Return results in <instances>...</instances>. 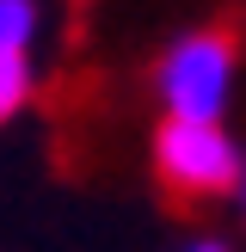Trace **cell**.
Listing matches in <instances>:
<instances>
[{"label":"cell","instance_id":"obj_5","mask_svg":"<svg viewBox=\"0 0 246 252\" xmlns=\"http://www.w3.org/2000/svg\"><path fill=\"white\" fill-rule=\"evenodd\" d=\"M240 203H246V172H240Z\"/></svg>","mask_w":246,"mask_h":252},{"label":"cell","instance_id":"obj_3","mask_svg":"<svg viewBox=\"0 0 246 252\" xmlns=\"http://www.w3.org/2000/svg\"><path fill=\"white\" fill-rule=\"evenodd\" d=\"M31 43H37V0H0V123L31 98Z\"/></svg>","mask_w":246,"mask_h":252},{"label":"cell","instance_id":"obj_4","mask_svg":"<svg viewBox=\"0 0 246 252\" xmlns=\"http://www.w3.org/2000/svg\"><path fill=\"white\" fill-rule=\"evenodd\" d=\"M179 252H228V246H221V240H209V234H203V240H184Z\"/></svg>","mask_w":246,"mask_h":252},{"label":"cell","instance_id":"obj_1","mask_svg":"<svg viewBox=\"0 0 246 252\" xmlns=\"http://www.w3.org/2000/svg\"><path fill=\"white\" fill-rule=\"evenodd\" d=\"M154 172L160 185H166L172 197H191V203H203V197H228L240 191V148H234V135L221 129V123H197V117H166L154 129Z\"/></svg>","mask_w":246,"mask_h":252},{"label":"cell","instance_id":"obj_2","mask_svg":"<svg viewBox=\"0 0 246 252\" xmlns=\"http://www.w3.org/2000/svg\"><path fill=\"white\" fill-rule=\"evenodd\" d=\"M234 62H240L234 31H191V37H179L160 56V74H154L166 117L221 123V111L234 98Z\"/></svg>","mask_w":246,"mask_h":252}]
</instances>
